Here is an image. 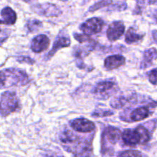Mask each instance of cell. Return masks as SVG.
<instances>
[{
	"label": "cell",
	"mask_w": 157,
	"mask_h": 157,
	"mask_svg": "<svg viewBox=\"0 0 157 157\" xmlns=\"http://www.w3.org/2000/svg\"><path fill=\"white\" fill-rule=\"evenodd\" d=\"M19 109V100L13 91H6L2 94L0 101V115L9 116L10 113Z\"/></svg>",
	"instance_id": "2"
},
{
	"label": "cell",
	"mask_w": 157,
	"mask_h": 157,
	"mask_svg": "<svg viewBox=\"0 0 157 157\" xmlns=\"http://www.w3.org/2000/svg\"><path fill=\"white\" fill-rule=\"evenodd\" d=\"M18 60L21 61H25V62H27L29 63V64H33L34 61L33 60H32L31 58H18Z\"/></svg>",
	"instance_id": "27"
},
{
	"label": "cell",
	"mask_w": 157,
	"mask_h": 157,
	"mask_svg": "<svg viewBox=\"0 0 157 157\" xmlns=\"http://www.w3.org/2000/svg\"><path fill=\"white\" fill-rule=\"evenodd\" d=\"M157 59V50L151 48L146 50L144 53V58L140 64L141 68H147L152 65L153 62Z\"/></svg>",
	"instance_id": "13"
},
{
	"label": "cell",
	"mask_w": 157,
	"mask_h": 157,
	"mask_svg": "<svg viewBox=\"0 0 157 157\" xmlns=\"http://www.w3.org/2000/svg\"><path fill=\"white\" fill-rule=\"evenodd\" d=\"M117 84L114 81H104L98 83L94 87L93 93L100 99H107L116 92Z\"/></svg>",
	"instance_id": "3"
},
{
	"label": "cell",
	"mask_w": 157,
	"mask_h": 157,
	"mask_svg": "<svg viewBox=\"0 0 157 157\" xmlns=\"http://www.w3.org/2000/svg\"><path fill=\"white\" fill-rule=\"evenodd\" d=\"M111 3H112V0H102V1L99 2L94 5L92 7H90V12H94V11L98 10V9H101V8L109 6V5L111 4Z\"/></svg>",
	"instance_id": "21"
},
{
	"label": "cell",
	"mask_w": 157,
	"mask_h": 157,
	"mask_svg": "<svg viewBox=\"0 0 157 157\" xmlns=\"http://www.w3.org/2000/svg\"><path fill=\"white\" fill-rule=\"evenodd\" d=\"M125 31V26L122 21H113L110 25L107 31V35L110 41H114L119 39Z\"/></svg>",
	"instance_id": "6"
},
{
	"label": "cell",
	"mask_w": 157,
	"mask_h": 157,
	"mask_svg": "<svg viewBox=\"0 0 157 157\" xmlns=\"http://www.w3.org/2000/svg\"><path fill=\"white\" fill-rule=\"evenodd\" d=\"M149 80L153 85H157V68L153 69L148 73Z\"/></svg>",
	"instance_id": "24"
},
{
	"label": "cell",
	"mask_w": 157,
	"mask_h": 157,
	"mask_svg": "<svg viewBox=\"0 0 157 157\" xmlns=\"http://www.w3.org/2000/svg\"><path fill=\"white\" fill-rule=\"evenodd\" d=\"M91 46L88 47H81V46H75L74 48L73 55L74 56L76 57L78 59L81 60V58H84L85 55H87L91 51Z\"/></svg>",
	"instance_id": "17"
},
{
	"label": "cell",
	"mask_w": 157,
	"mask_h": 157,
	"mask_svg": "<svg viewBox=\"0 0 157 157\" xmlns=\"http://www.w3.org/2000/svg\"><path fill=\"white\" fill-rule=\"evenodd\" d=\"M74 37H75V38L77 40V41H79V42H81V43L91 42L92 41V39L90 38V36H88V35H81V34L75 33Z\"/></svg>",
	"instance_id": "23"
},
{
	"label": "cell",
	"mask_w": 157,
	"mask_h": 157,
	"mask_svg": "<svg viewBox=\"0 0 157 157\" xmlns=\"http://www.w3.org/2000/svg\"><path fill=\"white\" fill-rule=\"evenodd\" d=\"M144 38V35L138 34L133 28H130L125 36V41L127 44H133L140 41Z\"/></svg>",
	"instance_id": "16"
},
{
	"label": "cell",
	"mask_w": 157,
	"mask_h": 157,
	"mask_svg": "<svg viewBox=\"0 0 157 157\" xmlns=\"http://www.w3.org/2000/svg\"><path fill=\"white\" fill-rule=\"evenodd\" d=\"M50 44V39L45 35H39L33 38L31 48L35 53H40L45 51Z\"/></svg>",
	"instance_id": "8"
},
{
	"label": "cell",
	"mask_w": 157,
	"mask_h": 157,
	"mask_svg": "<svg viewBox=\"0 0 157 157\" xmlns=\"http://www.w3.org/2000/svg\"><path fill=\"white\" fill-rule=\"evenodd\" d=\"M153 38L155 42L157 44V31L156 30H154L153 32Z\"/></svg>",
	"instance_id": "28"
},
{
	"label": "cell",
	"mask_w": 157,
	"mask_h": 157,
	"mask_svg": "<svg viewBox=\"0 0 157 157\" xmlns=\"http://www.w3.org/2000/svg\"><path fill=\"white\" fill-rule=\"evenodd\" d=\"M128 99L124 97H119V98H113V100L110 102V105L112 107L115 109H120L122 108L124 106H125L127 104Z\"/></svg>",
	"instance_id": "19"
},
{
	"label": "cell",
	"mask_w": 157,
	"mask_h": 157,
	"mask_svg": "<svg viewBox=\"0 0 157 157\" xmlns=\"http://www.w3.org/2000/svg\"><path fill=\"white\" fill-rule=\"evenodd\" d=\"M42 25V23L40 21L36 19L30 20V21H28L27 23V27L30 32H35V31H38Z\"/></svg>",
	"instance_id": "20"
},
{
	"label": "cell",
	"mask_w": 157,
	"mask_h": 157,
	"mask_svg": "<svg viewBox=\"0 0 157 157\" xmlns=\"http://www.w3.org/2000/svg\"><path fill=\"white\" fill-rule=\"evenodd\" d=\"M72 128L80 133H89L95 129V124L89 120L84 118H78L70 122Z\"/></svg>",
	"instance_id": "5"
},
{
	"label": "cell",
	"mask_w": 157,
	"mask_h": 157,
	"mask_svg": "<svg viewBox=\"0 0 157 157\" xmlns=\"http://www.w3.org/2000/svg\"><path fill=\"white\" fill-rule=\"evenodd\" d=\"M104 142H107L110 144H116L121 137H122V133L121 130L113 127H108L104 130L103 133Z\"/></svg>",
	"instance_id": "10"
},
{
	"label": "cell",
	"mask_w": 157,
	"mask_h": 157,
	"mask_svg": "<svg viewBox=\"0 0 157 157\" xmlns=\"http://www.w3.org/2000/svg\"><path fill=\"white\" fill-rule=\"evenodd\" d=\"M122 140L127 146H136L140 144V137L136 129H127L122 133Z\"/></svg>",
	"instance_id": "9"
},
{
	"label": "cell",
	"mask_w": 157,
	"mask_h": 157,
	"mask_svg": "<svg viewBox=\"0 0 157 157\" xmlns=\"http://www.w3.org/2000/svg\"><path fill=\"white\" fill-rule=\"evenodd\" d=\"M35 12L40 15H44L47 17L58 16L61 14V11L55 5L45 3V4L38 5L35 6Z\"/></svg>",
	"instance_id": "7"
},
{
	"label": "cell",
	"mask_w": 157,
	"mask_h": 157,
	"mask_svg": "<svg viewBox=\"0 0 157 157\" xmlns=\"http://www.w3.org/2000/svg\"><path fill=\"white\" fill-rule=\"evenodd\" d=\"M0 32H1V30H0Z\"/></svg>",
	"instance_id": "30"
},
{
	"label": "cell",
	"mask_w": 157,
	"mask_h": 157,
	"mask_svg": "<svg viewBox=\"0 0 157 157\" xmlns=\"http://www.w3.org/2000/svg\"><path fill=\"white\" fill-rule=\"evenodd\" d=\"M150 110L147 107H141L135 109L130 113V119L133 121H140L148 117Z\"/></svg>",
	"instance_id": "15"
},
{
	"label": "cell",
	"mask_w": 157,
	"mask_h": 157,
	"mask_svg": "<svg viewBox=\"0 0 157 157\" xmlns=\"http://www.w3.org/2000/svg\"><path fill=\"white\" fill-rule=\"evenodd\" d=\"M2 20H0V24L13 25L16 21V13L10 7H6L1 12Z\"/></svg>",
	"instance_id": "12"
},
{
	"label": "cell",
	"mask_w": 157,
	"mask_h": 157,
	"mask_svg": "<svg viewBox=\"0 0 157 157\" xmlns=\"http://www.w3.org/2000/svg\"><path fill=\"white\" fill-rule=\"evenodd\" d=\"M23 1H25V2H31V1H32V0H23Z\"/></svg>",
	"instance_id": "29"
},
{
	"label": "cell",
	"mask_w": 157,
	"mask_h": 157,
	"mask_svg": "<svg viewBox=\"0 0 157 157\" xmlns=\"http://www.w3.org/2000/svg\"><path fill=\"white\" fill-rule=\"evenodd\" d=\"M113 114V112L110 111V110H104V111H101L100 112L99 110H97L96 111L94 112L93 113V116L94 117H107V116H110V115Z\"/></svg>",
	"instance_id": "25"
},
{
	"label": "cell",
	"mask_w": 157,
	"mask_h": 157,
	"mask_svg": "<svg viewBox=\"0 0 157 157\" xmlns=\"http://www.w3.org/2000/svg\"><path fill=\"white\" fill-rule=\"evenodd\" d=\"M144 5V0H138L137 6H136V10L134 11L135 14H141L142 13L143 6Z\"/></svg>",
	"instance_id": "26"
},
{
	"label": "cell",
	"mask_w": 157,
	"mask_h": 157,
	"mask_svg": "<svg viewBox=\"0 0 157 157\" xmlns=\"http://www.w3.org/2000/svg\"><path fill=\"white\" fill-rule=\"evenodd\" d=\"M104 22L102 19L99 18H91L84 21L81 25L80 29L83 33L86 35H95L99 33L104 27Z\"/></svg>",
	"instance_id": "4"
},
{
	"label": "cell",
	"mask_w": 157,
	"mask_h": 157,
	"mask_svg": "<svg viewBox=\"0 0 157 157\" xmlns=\"http://www.w3.org/2000/svg\"><path fill=\"white\" fill-rule=\"evenodd\" d=\"M29 83V78L24 71L10 68L0 71V89L13 86H24Z\"/></svg>",
	"instance_id": "1"
},
{
	"label": "cell",
	"mask_w": 157,
	"mask_h": 157,
	"mask_svg": "<svg viewBox=\"0 0 157 157\" xmlns=\"http://www.w3.org/2000/svg\"><path fill=\"white\" fill-rule=\"evenodd\" d=\"M136 130L139 133L140 137V144H146L150 140V133L149 130L144 126H139L136 127Z\"/></svg>",
	"instance_id": "18"
},
{
	"label": "cell",
	"mask_w": 157,
	"mask_h": 157,
	"mask_svg": "<svg viewBox=\"0 0 157 157\" xmlns=\"http://www.w3.org/2000/svg\"><path fill=\"white\" fill-rule=\"evenodd\" d=\"M125 64V58L124 56L119 55H111L107 57L104 61V66L108 70H113L118 68Z\"/></svg>",
	"instance_id": "11"
},
{
	"label": "cell",
	"mask_w": 157,
	"mask_h": 157,
	"mask_svg": "<svg viewBox=\"0 0 157 157\" xmlns=\"http://www.w3.org/2000/svg\"><path fill=\"white\" fill-rule=\"evenodd\" d=\"M120 157H142V154L137 150H127L123 152Z\"/></svg>",
	"instance_id": "22"
},
{
	"label": "cell",
	"mask_w": 157,
	"mask_h": 157,
	"mask_svg": "<svg viewBox=\"0 0 157 157\" xmlns=\"http://www.w3.org/2000/svg\"><path fill=\"white\" fill-rule=\"evenodd\" d=\"M71 41L68 38L66 37H61V38H58L56 41L54 43V45L52 47V49L50 51L48 54V58H50L51 57L53 56L60 48H66L70 46Z\"/></svg>",
	"instance_id": "14"
}]
</instances>
